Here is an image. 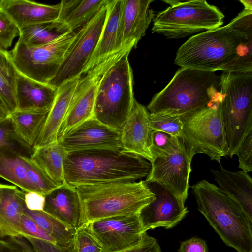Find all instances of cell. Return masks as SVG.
I'll return each instance as SVG.
<instances>
[{"instance_id":"cell-1","label":"cell","mask_w":252,"mask_h":252,"mask_svg":"<svg viewBox=\"0 0 252 252\" xmlns=\"http://www.w3.org/2000/svg\"><path fill=\"white\" fill-rule=\"evenodd\" d=\"M190 37L178 49L174 63L181 68L224 72H252V15Z\"/></svg>"},{"instance_id":"cell-2","label":"cell","mask_w":252,"mask_h":252,"mask_svg":"<svg viewBox=\"0 0 252 252\" xmlns=\"http://www.w3.org/2000/svg\"><path fill=\"white\" fill-rule=\"evenodd\" d=\"M151 163L124 149H94L67 152L64 160L65 182L72 186L146 178Z\"/></svg>"},{"instance_id":"cell-3","label":"cell","mask_w":252,"mask_h":252,"mask_svg":"<svg viewBox=\"0 0 252 252\" xmlns=\"http://www.w3.org/2000/svg\"><path fill=\"white\" fill-rule=\"evenodd\" d=\"M221 99L220 76L215 72L181 68L147 106L150 113L183 118Z\"/></svg>"},{"instance_id":"cell-4","label":"cell","mask_w":252,"mask_h":252,"mask_svg":"<svg viewBox=\"0 0 252 252\" xmlns=\"http://www.w3.org/2000/svg\"><path fill=\"white\" fill-rule=\"evenodd\" d=\"M75 187L82 204L83 225L114 217L140 215L155 199L154 193L142 180Z\"/></svg>"},{"instance_id":"cell-5","label":"cell","mask_w":252,"mask_h":252,"mask_svg":"<svg viewBox=\"0 0 252 252\" xmlns=\"http://www.w3.org/2000/svg\"><path fill=\"white\" fill-rule=\"evenodd\" d=\"M191 188L199 211L223 242L238 252H252V220L240 206L205 180Z\"/></svg>"},{"instance_id":"cell-6","label":"cell","mask_w":252,"mask_h":252,"mask_svg":"<svg viewBox=\"0 0 252 252\" xmlns=\"http://www.w3.org/2000/svg\"><path fill=\"white\" fill-rule=\"evenodd\" d=\"M220 93L227 156L232 158L252 130V72H224L220 76Z\"/></svg>"},{"instance_id":"cell-7","label":"cell","mask_w":252,"mask_h":252,"mask_svg":"<svg viewBox=\"0 0 252 252\" xmlns=\"http://www.w3.org/2000/svg\"><path fill=\"white\" fill-rule=\"evenodd\" d=\"M130 52L117 61L100 80L94 109L93 117L120 131L135 100L133 72L128 60Z\"/></svg>"},{"instance_id":"cell-8","label":"cell","mask_w":252,"mask_h":252,"mask_svg":"<svg viewBox=\"0 0 252 252\" xmlns=\"http://www.w3.org/2000/svg\"><path fill=\"white\" fill-rule=\"evenodd\" d=\"M170 4L153 18V32L169 39L220 27L224 17L215 6L204 0H163Z\"/></svg>"},{"instance_id":"cell-9","label":"cell","mask_w":252,"mask_h":252,"mask_svg":"<svg viewBox=\"0 0 252 252\" xmlns=\"http://www.w3.org/2000/svg\"><path fill=\"white\" fill-rule=\"evenodd\" d=\"M221 101L181 118L183 126L181 139L192 158L196 154H204L221 165L222 158L227 156Z\"/></svg>"},{"instance_id":"cell-10","label":"cell","mask_w":252,"mask_h":252,"mask_svg":"<svg viewBox=\"0 0 252 252\" xmlns=\"http://www.w3.org/2000/svg\"><path fill=\"white\" fill-rule=\"evenodd\" d=\"M76 33L66 31L54 40L35 47L26 46L18 41L10 52L17 71L36 81L49 84L56 75Z\"/></svg>"},{"instance_id":"cell-11","label":"cell","mask_w":252,"mask_h":252,"mask_svg":"<svg viewBox=\"0 0 252 252\" xmlns=\"http://www.w3.org/2000/svg\"><path fill=\"white\" fill-rule=\"evenodd\" d=\"M106 15L107 3L76 32L74 40L49 84L57 89L63 83L80 77L95 48Z\"/></svg>"},{"instance_id":"cell-12","label":"cell","mask_w":252,"mask_h":252,"mask_svg":"<svg viewBox=\"0 0 252 252\" xmlns=\"http://www.w3.org/2000/svg\"><path fill=\"white\" fill-rule=\"evenodd\" d=\"M119 51L79 77L69 108L59 128L57 140L93 116L95 97L100 80L123 55Z\"/></svg>"},{"instance_id":"cell-13","label":"cell","mask_w":252,"mask_h":252,"mask_svg":"<svg viewBox=\"0 0 252 252\" xmlns=\"http://www.w3.org/2000/svg\"><path fill=\"white\" fill-rule=\"evenodd\" d=\"M192 159L180 138L168 152L154 157L151 170L144 181L162 185L185 203Z\"/></svg>"},{"instance_id":"cell-14","label":"cell","mask_w":252,"mask_h":252,"mask_svg":"<svg viewBox=\"0 0 252 252\" xmlns=\"http://www.w3.org/2000/svg\"><path fill=\"white\" fill-rule=\"evenodd\" d=\"M99 242L102 252H116L139 244L144 231L140 215L117 216L83 225Z\"/></svg>"},{"instance_id":"cell-15","label":"cell","mask_w":252,"mask_h":252,"mask_svg":"<svg viewBox=\"0 0 252 252\" xmlns=\"http://www.w3.org/2000/svg\"><path fill=\"white\" fill-rule=\"evenodd\" d=\"M145 182L154 193L155 199L140 213L144 231L158 227H174L188 213L185 202L162 185Z\"/></svg>"},{"instance_id":"cell-16","label":"cell","mask_w":252,"mask_h":252,"mask_svg":"<svg viewBox=\"0 0 252 252\" xmlns=\"http://www.w3.org/2000/svg\"><path fill=\"white\" fill-rule=\"evenodd\" d=\"M59 141L67 152L94 149H123L121 131L108 127L93 116Z\"/></svg>"},{"instance_id":"cell-17","label":"cell","mask_w":252,"mask_h":252,"mask_svg":"<svg viewBox=\"0 0 252 252\" xmlns=\"http://www.w3.org/2000/svg\"><path fill=\"white\" fill-rule=\"evenodd\" d=\"M153 130L149 121V112L135 100L132 109L121 130L123 148L152 162L151 151Z\"/></svg>"},{"instance_id":"cell-18","label":"cell","mask_w":252,"mask_h":252,"mask_svg":"<svg viewBox=\"0 0 252 252\" xmlns=\"http://www.w3.org/2000/svg\"><path fill=\"white\" fill-rule=\"evenodd\" d=\"M153 0H122L120 17L122 48H136L154 17L150 8Z\"/></svg>"},{"instance_id":"cell-19","label":"cell","mask_w":252,"mask_h":252,"mask_svg":"<svg viewBox=\"0 0 252 252\" xmlns=\"http://www.w3.org/2000/svg\"><path fill=\"white\" fill-rule=\"evenodd\" d=\"M44 198L43 211L72 228L83 226L82 207L75 187L65 183Z\"/></svg>"},{"instance_id":"cell-20","label":"cell","mask_w":252,"mask_h":252,"mask_svg":"<svg viewBox=\"0 0 252 252\" xmlns=\"http://www.w3.org/2000/svg\"><path fill=\"white\" fill-rule=\"evenodd\" d=\"M122 4V0H108L106 18L101 34L95 48L81 75L124 49L121 48L120 44Z\"/></svg>"},{"instance_id":"cell-21","label":"cell","mask_w":252,"mask_h":252,"mask_svg":"<svg viewBox=\"0 0 252 252\" xmlns=\"http://www.w3.org/2000/svg\"><path fill=\"white\" fill-rule=\"evenodd\" d=\"M17 110L48 113L57 95V89L18 72L16 89Z\"/></svg>"},{"instance_id":"cell-22","label":"cell","mask_w":252,"mask_h":252,"mask_svg":"<svg viewBox=\"0 0 252 252\" xmlns=\"http://www.w3.org/2000/svg\"><path fill=\"white\" fill-rule=\"evenodd\" d=\"M1 9L20 29L56 21L60 4L50 5L27 0H2Z\"/></svg>"},{"instance_id":"cell-23","label":"cell","mask_w":252,"mask_h":252,"mask_svg":"<svg viewBox=\"0 0 252 252\" xmlns=\"http://www.w3.org/2000/svg\"><path fill=\"white\" fill-rule=\"evenodd\" d=\"M78 78L66 81L57 88L54 104L47 114L33 148L58 141V131L68 111Z\"/></svg>"},{"instance_id":"cell-24","label":"cell","mask_w":252,"mask_h":252,"mask_svg":"<svg viewBox=\"0 0 252 252\" xmlns=\"http://www.w3.org/2000/svg\"><path fill=\"white\" fill-rule=\"evenodd\" d=\"M220 189L235 201L252 220V179L242 170L230 171L221 165L211 170Z\"/></svg>"},{"instance_id":"cell-25","label":"cell","mask_w":252,"mask_h":252,"mask_svg":"<svg viewBox=\"0 0 252 252\" xmlns=\"http://www.w3.org/2000/svg\"><path fill=\"white\" fill-rule=\"evenodd\" d=\"M26 192L0 183V238L22 236L20 218Z\"/></svg>"},{"instance_id":"cell-26","label":"cell","mask_w":252,"mask_h":252,"mask_svg":"<svg viewBox=\"0 0 252 252\" xmlns=\"http://www.w3.org/2000/svg\"><path fill=\"white\" fill-rule=\"evenodd\" d=\"M35 163L30 158L8 147L0 148V177L26 192H34L32 176Z\"/></svg>"},{"instance_id":"cell-27","label":"cell","mask_w":252,"mask_h":252,"mask_svg":"<svg viewBox=\"0 0 252 252\" xmlns=\"http://www.w3.org/2000/svg\"><path fill=\"white\" fill-rule=\"evenodd\" d=\"M67 152L61 142L33 148L30 159L59 186L65 183L63 162Z\"/></svg>"},{"instance_id":"cell-28","label":"cell","mask_w":252,"mask_h":252,"mask_svg":"<svg viewBox=\"0 0 252 252\" xmlns=\"http://www.w3.org/2000/svg\"><path fill=\"white\" fill-rule=\"evenodd\" d=\"M48 113L16 110L10 115L16 135L29 148H33Z\"/></svg>"},{"instance_id":"cell-29","label":"cell","mask_w":252,"mask_h":252,"mask_svg":"<svg viewBox=\"0 0 252 252\" xmlns=\"http://www.w3.org/2000/svg\"><path fill=\"white\" fill-rule=\"evenodd\" d=\"M23 212L52 237L56 244L63 247L72 245L76 229L67 226L43 210L28 209L25 202Z\"/></svg>"},{"instance_id":"cell-30","label":"cell","mask_w":252,"mask_h":252,"mask_svg":"<svg viewBox=\"0 0 252 252\" xmlns=\"http://www.w3.org/2000/svg\"><path fill=\"white\" fill-rule=\"evenodd\" d=\"M17 74L10 52L0 50V97L10 115L17 108L16 94Z\"/></svg>"},{"instance_id":"cell-31","label":"cell","mask_w":252,"mask_h":252,"mask_svg":"<svg viewBox=\"0 0 252 252\" xmlns=\"http://www.w3.org/2000/svg\"><path fill=\"white\" fill-rule=\"evenodd\" d=\"M64 32L55 22L34 24L20 28L18 41L27 47L38 46L54 40Z\"/></svg>"},{"instance_id":"cell-32","label":"cell","mask_w":252,"mask_h":252,"mask_svg":"<svg viewBox=\"0 0 252 252\" xmlns=\"http://www.w3.org/2000/svg\"><path fill=\"white\" fill-rule=\"evenodd\" d=\"M108 0H79L61 26L65 32L75 31L89 21L104 5Z\"/></svg>"},{"instance_id":"cell-33","label":"cell","mask_w":252,"mask_h":252,"mask_svg":"<svg viewBox=\"0 0 252 252\" xmlns=\"http://www.w3.org/2000/svg\"><path fill=\"white\" fill-rule=\"evenodd\" d=\"M149 121L153 130L161 131L181 138L183 124L179 116L149 113Z\"/></svg>"},{"instance_id":"cell-34","label":"cell","mask_w":252,"mask_h":252,"mask_svg":"<svg viewBox=\"0 0 252 252\" xmlns=\"http://www.w3.org/2000/svg\"><path fill=\"white\" fill-rule=\"evenodd\" d=\"M2 147H10L21 154L23 149H30L16 135L10 116L0 120V148Z\"/></svg>"},{"instance_id":"cell-35","label":"cell","mask_w":252,"mask_h":252,"mask_svg":"<svg viewBox=\"0 0 252 252\" xmlns=\"http://www.w3.org/2000/svg\"><path fill=\"white\" fill-rule=\"evenodd\" d=\"M73 252H102L96 239L83 226L77 228L73 242Z\"/></svg>"},{"instance_id":"cell-36","label":"cell","mask_w":252,"mask_h":252,"mask_svg":"<svg viewBox=\"0 0 252 252\" xmlns=\"http://www.w3.org/2000/svg\"><path fill=\"white\" fill-rule=\"evenodd\" d=\"M19 34V28L1 9L0 10V50L7 51Z\"/></svg>"},{"instance_id":"cell-37","label":"cell","mask_w":252,"mask_h":252,"mask_svg":"<svg viewBox=\"0 0 252 252\" xmlns=\"http://www.w3.org/2000/svg\"><path fill=\"white\" fill-rule=\"evenodd\" d=\"M179 138L161 131L153 130L151 151L153 156L168 152L178 142Z\"/></svg>"},{"instance_id":"cell-38","label":"cell","mask_w":252,"mask_h":252,"mask_svg":"<svg viewBox=\"0 0 252 252\" xmlns=\"http://www.w3.org/2000/svg\"><path fill=\"white\" fill-rule=\"evenodd\" d=\"M22 236L32 238L56 244L54 239L48 235L31 218L23 213L20 218Z\"/></svg>"},{"instance_id":"cell-39","label":"cell","mask_w":252,"mask_h":252,"mask_svg":"<svg viewBox=\"0 0 252 252\" xmlns=\"http://www.w3.org/2000/svg\"><path fill=\"white\" fill-rule=\"evenodd\" d=\"M235 155L238 156L239 167L247 173L252 171V130L245 136Z\"/></svg>"},{"instance_id":"cell-40","label":"cell","mask_w":252,"mask_h":252,"mask_svg":"<svg viewBox=\"0 0 252 252\" xmlns=\"http://www.w3.org/2000/svg\"><path fill=\"white\" fill-rule=\"evenodd\" d=\"M0 252H35L29 242L21 236L0 239Z\"/></svg>"},{"instance_id":"cell-41","label":"cell","mask_w":252,"mask_h":252,"mask_svg":"<svg viewBox=\"0 0 252 252\" xmlns=\"http://www.w3.org/2000/svg\"><path fill=\"white\" fill-rule=\"evenodd\" d=\"M24 238L29 242L35 252H73V244L70 246L63 247L31 237Z\"/></svg>"},{"instance_id":"cell-42","label":"cell","mask_w":252,"mask_h":252,"mask_svg":"<svg viewBox=\"0 0 252 252\" xmlns=\"http://www.w3.org/2000/svg\"><path fill=\"white\" fill-rule=\"evenodd\" d=\"M158 240L145 233L142 241L137 245L124 250L116 252H161Z\"/></svg>"},{"instance_id":"cell-43","label":"cell","mask_w":252,"mask_h":252,"mask_svg":"<svg viewBox=\"0 0 252 252\" xmlns=\"http://www.w3.org/2000/svg\"><path fill=\"white\" fill-rule=\"evenodd\" d=\"M206 241L200 238L191 237L181 243L178 252H208Z\"/></svg>"},{"instance_id":"cell-44","label":"cell","mask_w":252,"mask_h":252,"mask_svg":"<svg viewBox=\"0 0 252 252\" xmlns=\"http://www.w3.org/2000/svg\"><path fill=\"white\" fill-rule=\"evenodd\" d=\"M44 196L38 193L29 192L25 195L26 207L32 210H43L44 204Z\"/></svg>"},{"instance_id":"cell-45","label":"cell","mask_w":252,"mask_h":252,"mask_svg":"<svg viewBox=\"0 0 252 252\" xmlns=\"http://www.w3.org/2000/svg\"><path fill=\"white\" fill-rule=\"evenodd\" d=\"M10 116V114L5 105L0 97V120Z\"/></svg>"},{"instance_id":"cell-46","label":"cell","mask_w":252,"mask_h":252,"mask_svg":"<svg viewBox=\"0 0 252 252\" xmlns=\"http://www.w3.org/2000/svg\"><path fill=\"white\" fill-rule=\"evenodd\" d=\"M239 1L243 5L245 9L252 10V0H240Z\"/></svg>"},{"instance_id":"cell-47","label":"cell","mask_w":252,"mask_h":252,"mask_svg":"<svg viewBox=\"0 0 252 252\" xmlns=\"http://www.w3.org/2000/svg\"><path fill=\"white\" fill-rule=\"evenodd\" d=\"M1 3H2V0H0V10L1 9Z\"/></svg>"},{"instance_id":"cell-48","label":"cell","mask_w":252,"mask_h":252,"mask_svg":"<svg viewBox=\"0 0 252 252\" xmlns=\"http://www.w3.org/2000/svg\"></svg>"}]
</instances>
